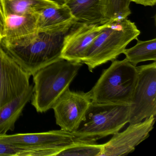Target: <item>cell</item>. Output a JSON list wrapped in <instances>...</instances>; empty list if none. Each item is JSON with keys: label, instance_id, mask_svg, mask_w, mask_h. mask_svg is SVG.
I'll return each instance as SVG.
<instances>
[{"label": "cell", "instance_id": "52a82bcc", "mask_svg": "<svg viewBox=\"0 0 156 156\" xmlns=\"http://www.w3.org/2000/svg\"><path fill=\"white\" fill-rule=\"evenodd\" d=\"M91 102L87 93L67 88L53 106L56 124L61 129L73 133L84 120Z\"/></svg>", "mask_w": 156, "mask_h": 156}, {"label": "cell", "instance_id": "5bb4252c", "mask_svg": "<svg viewBox=\"0 0 156 156\" xmlns=\"http://www.w3.org/2000/svg\"><path fill=\"white\" fill-rule=\"evenodd\" d=\"M33 94V86L29 87L20 96L11 101L0 109V135L13 131L15 125L27 103L31 100Z\"/></svg>", "mask_w": 156, "mask_h": 156}, {"label": "cell", "instance_id": "8992f818", "mask_svg": "<svg viewBox=\"0 0 156 156\" xmlns=\"http://www.w3.org/2000/svg\"><path fill=\"white\" fill-rule=\"evenodd\" d=\"M138 79L130 105L129 124L156 115V62L136 66Z\"/></svg>", "mask_w": 156, "mask_h": 156}, {"label": "cell", "instance_id": "7a4b0ae2", "mask_svg": "<svg viewBox=\"0 0 156 156\" xmlns=\"http://www.w3.org/2000/svg\"><path fill=\"white\" fill-rule=\"evenodd\" d=\"M82 62L61 58L38 70L33 75L31 104L36 111L46 112L52 108L83 66Z\"/></svg>", "mask_w": 156, "mask_h": 156}, {"label": "cell", "instance_id": "44dd1931", "mask_svg": "<svg viewBox=\"0 0 156 156\" xmlns=\"http://www.w3.org/2000/svg\"><path fill=\"white\" fill-rule=\"evenodd\" d=\"M5 16L3 9L0 7V41L2 40L4 35Z\"/></svg>", "mask_w": 156, "mask_h": 156}, {"label": "cell", "instance_id": "9c48e42d", "mask_svg": "<svg viewBox=\"0 0 156 156\" xmlns=\"http://www.w3.org/2000/svg\"><path fill=\"white\" fill-rule=\"evenodd\" d=\"M0 140L21 147L58 150L60 151L79 141L73 133L62 129L41 133L0 135Z\"/></svg>", "mask_w": 156, "mask_h": 156}, {"label": "cell", "instance_id": "603a6c76", "mask_svg": "<svg viewBox=\"0 0 156 156\" xmlns=\"http://www.w3.org/2000/svg\"><path fill=\"white\" fill-rule=\"evenodd\" d=\"M48 1L55 2V3H57L59 5H63V4L66 3L68 0H48Z\"/></svg>", "mask_w": 156, "mask_h": 156}, {"label": "cell", "instance_id": "4fadbf2b", "mask_svg": "<svg viewBox=\"0 0 156 156\" xmlns=\"http://www.w3.org/2000/svg\"><path fill=\"white\" fill-rule=\"evenodd\" d=\"M66 4L77 22L100 24L108 22V0H68Z\"/></svg>", "mask_w": 156, "mask_h": 156}, {"label": "cell", "instance_id": "277c9868", "mask_svg": "<svg viewBox=\"0 0 156 156\" xmlns=\"http://www.w3.org/2000/svg\"><path fill=\"white\" fill-rule=\"evenodd\" d=\"M137 79L136 66L126 59L115 60L87 94L95 103L130 105Z\"/></svg>", "mask_w": 156, "mask_h": 156}, {"label": "cell", "instance_id": "30bf717a", "mask_svg": "<svg viewBox=\"0 0 156 156\" xmlns=\"http://www.w3.org/2000/svg\"><path fill=\"white\" fill-rule=\"evenodd\" d=\"M155 119V116H152L139 123L129 124L124 131L114 134L109 141L104 144L101 156H126L134 151L149 136Z\"/></svg>", "mask_w": 156, "mask_h": 156}, {"label": "cell", "instance_id": "ffe728a7", "mask_svg": "<svg viewBox=\"0 0 156 156\" xmlns=\"http://www.w3.org/2000/svg\"><path fill=\"white\" fill-rule=\"evenodd\" d=\"M130 0H108L106 17L108 22L127 19L131 14Z\"/></svg>", "mask_w": 156, "mask_h": 156}, {"label": "cell", "instance_id": "5b68a950", "mask_svg": "<svg viewBox=\"0 0 156 156\" xmlns=\"http://www.w3.org/2000/svg\"><path fill=\"white\" fill-rule=\"evenodd\" d=\"M129 104L91 102L84 120L73 132L79 141L96 142L121 130L129 121Z\"/></svg>", "mask_w": 156, "mask_h": 156}, {"label": "cell", "instance_id": "2e32d148", "mask_svg": "<svg viewBox=\"0 0 156 156\" xmlns=\"http://www.w3.org/2000/svg\"><path fill=\"white\" fill-rule=\"evenodd\" d=\"M56 5L58 4L48 0H2L5 17L36 14L45 8Z\"/></svg>", "mask_w": 156, "mask_h": 156}, {"label": "cell", "instance_id": "cb8c5ba5", "mask_svg": "<svg viewBox=\"0 0 156 156\" xmlns=\"http://www.w3.org/2000/svg\"><path fill=\"white\" fill-rule=\"evenodd\" d=\"M0 7L3 9V6H2V0H0Z\"/></svg>", "mask_w": 156, "mask_h": 156}, {"label": "cell", "instance_id": "d6986e66", "mask_svg": "<svg viewBox=\"0 0 156 156\" xmlns=\"http://www.w3.org/2000/svg\"><path fill=\"white\" fill-rule=\"evenodd\" d=\"M59 150L21 147L0 140V156H55Z\"/></svg>", "mask_w": 156, "mask_h": 156}, {"label": "cell", "instance_id": "6da1fadb", "mask_svg": "<svg viewBox=\"0 0 156 156\" xmlns=\"http://www.w3.org/2000/svg\"><path fill=\"white\" fill-rule=\"evenodd\" d=\"M76 22L38 32L34 39L25 45L2 47L24 71L32 76L42 67L62 58L65 37Z\"/></svg>", "mask_w": 156, "mask_h": 156}, {"label": "cell", "instance_id": "3957f363", "mask_svg": "<svg viewBox=\"0 0 156 156\" xmlns=\"http://www.w3.org/2000/svg\"><path fill=\"white\" fill-rule=\"evenodd\" d=\"M140 32L127 19L107 23L87 51L82 63L92 72L97 66L115 60Z\"/></svg>", "mask_w": 156, "mask_h": 156}, {"label": "cell", "instance_id": "e0dca14e", "mask_svg": "<svg viewBox=\"0 0 156 156\" xmlns=\"http://www.w3.org/2000/svg\"><path fill=\"white\" fill-rule=\"evenodd\" d=\"M136 45L129 49H126L123 54L125 59L134 66L142 62L156 61V39L141 41L136 40Z\"/></svg>", "mask_w": 156, "mask_h": 156}, {"label": "cell", "instance_id": "ac0fdd59", "mask_svg": "<svg viewBox=\"0 0 156 156\" xmlns=\"http://www.w3.org/2000/svg\"><path fill=\"white\" fill-rule=\"evenodd\" d=\"M104 144L78 141L62 150L56 156H101Z\"/></svg>", "mask_w": 156, "mask_h": 156}, {"label": "cell", "instance_id": "8fae6325", "mask_svg": "<svg viewBox=\"0 0 156 156\" xmlns=\"http://www.w3.org/2000/svg\"><path fill=\"white\" fill-rule=\"evenodd\" d=\"M106 24L76 23L65 37L61 57L67 61L82 63L88 47Z\"/></svg>", "mask_w": 156, "mask_h": 156}, {"label": "cell", "instance_id": "9a60e30c", "mask_svg": "<svg viewBox=\"0 0 156 156\" xmlns=\"http://www.w3.org/2000/svg\"><path fill=\"white\" fill-rule=\"evenodd\" d=\"M38 32L53 29L76 22L69 7L65 4L56 5L44 9L36 14Z\"/></svg>", "mask_w": 156, "mask_h": 156}, {"label": "cell", "instance_id": "ba28073f", "mask_svg": "<svg viewBox=\"0 0 156 156\" xmlns=\"http://www.w3.org/2000/svg\"><path fill=\"white\" fill-rule=\"evenodd\" d=\"M31 76L7 53L0 41V109L25 92Z\"/></svg>", "mask_w": 156, "mask_h": 156}, {"label": "cell", "instance_id": "7402d4cb", "mask_svg": "<svg viewBox=\"0 0 156 156\" xmlns=\"http://www.w3.org/2000/svg\"><path fill=\"white\" fill-rule=\"evenodd\" d=\"M130 2H135L136 4L143 5L145 7H153L156 5V0H130Z\"/></svg>", "mask_w": 156, "mask_h": 156}, {"label": "cell", "instance_id": "7c38bea8", "mask_svg": "<svg viewBox=\"0 0 156 156\" xmlns=\"http://www.w3.org/2000/svg\"><path fill=\"white\" fill-rule=\"evenodd\" d=\"M36 14L6 16L2 47L21 46L31 41L38 33Z\"/></svg>", "mask_w": 156, "mask_h": 156}]
</instances>
